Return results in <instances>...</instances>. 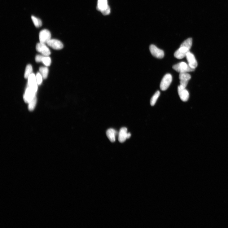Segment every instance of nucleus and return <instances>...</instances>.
Here are the masks:
<instances>
[{
  "instance_id": "nucleus-1",
  "label": "nucleus",
  "mask_w": 228,
  "mask_h": 228,
  "mask_svg": "<svg viewBox=\"0 0 228 228\" xmlns=\"http://www.w3.org/2000/svg\"><path fill=\"white\" fill-rule=\"evenodd\" d=\"M192 45V39L189 38L184 41L181 44L180 47L175 52L174 56L178 59H182L190 52Z\"/></svg>"
},
{
  "instance_id": "nucleus-2",
  "label": "nucleus",
  "mask_w": 228,
  "mask_h": 228,
  "mask_svg": "<svg viewBox=\"0 0 228 228\" xmlns=\"http://www.w3.org/2000/svg\"><path fill=\"white\" fill-rule=\"evenodd\" d=\"M97 9L100 11L104 15H109L111 9L108 5L107 0H98Z\"/></svg>"
},
{
  "instance_id": "nucleus-3",
  "label": "nucleus",
  "mask_w": 228,
  "mask_h": 228,
  "mask_svg": "<svg viewBox=\"0 0 228 228\" xmlns=\"http://www.w3.org/2000/svg\"><path fill=\"white\" fill-rule=\"evenodd\" d=\"M173 68L180 73L192 72L195 69L191 68L189 64L184 62H182L173 66Z\"/></svg>"
},
{
  "instance_id": "nucleus-4",
  "label": "nucleus",
  "mask_w": 228,
  "mask_h": 228,
  "mask_svg": "<svg viewBox=\"0 0 228 228\" xmlns=\"http://www.w3.org/2000/svg\"><path fill=\"white\" fill-rule=\"evenodd\" d=\"M37 92L36 90L28 86L24 95L23 98L24 101L26 103H29L36 96Z\"/></svg>"
},
{
  "instance_id": "nucleus-5",
  "label": "nucleus",
  "mask_w": 228,
  "mask_h": 228,
  "mask_svg": "<svg viewBox=\"0 0 228 228\" xmlns=\"http://www.w3.org/2000/svg\"><path fill=\"white\" fill-rule=\"evenodd\" d=\"M173 80L172 76L168 74L165 75L162 79L160 84V88L162 91L166 90L169 86Z\"/></svg>"
},
{
  "instance_id": "nucleus-6",
  "label": "nucleus",
  "mask_w": 228,
  "mask_h": 228,
  "mask_svg": "<svg viewBox=\"0 0 228 228\" xmlns=\"http://www.w3.org/2000/svg\"><path fill=\"white\" fill-rule=\"evenodd\" d=\"M51 34L48 30H42L39 34V39L40 42L46 44L51 39Z\"/></svg>"
},
{
  "instance_id": "nucleus-7",
  "label": "nucleus",
  "mask_w": 228,
  "mask_h": 228,
  "mask_svg": "<svg viewBox=\"0 0 228 228\" xmlns=\"http://www.w3.org/2000/svg\"><path fill=\"white\" fill-rule=\"evenodd\" d=\"M191 78V75L187 73H180L179 75L180 80V86L183 88H186Z\"/></svg>"
},
{
  "instance_id": "nucleus-8",
  "label": "nucleus",
  "mask_w": 228,
  "mask_h": 228,
  "mask_svg": "<svg viewBox=\"0 0 228 228\" xmlns=\"http://www.w3.org/2000/svg\"><path fill=\"white\" fill-rule=\"evenodd\" d=\"M150 51L151 54L155 58L161 59L164 56V51L157 47L155 46L151 45L149 47Z\"/></svg>"
},
{
  "instance_id": "nucleus-9",
  "label": "nucleus",
  "mask_w": 228,
  "mask_h": 228,
  "mask_svg": "<svg viewBox=\"0 0 228 228\" xmlns=\"http://www.w3.org/2000/svg\"><path fill=\"white\" fill-rule=\"evenodd\" d=\"M36 50L37 51L41 53L43 55L48 56L51 54L50 51L46 44L40 42L36 46Z\"/></svg>"
},
{
  "instance_id": "nucleus-10",
  "label": "nucleus",
  "mask_w": 228,
  "mask_h": 228,
  "mask_svg": "<svg viewBox=\"0 0 228 228\" xmlns=\"http://www.w3.org/2000/svg\"><path fill=\"white\" fill-rule=\"evenodd\" d=\"M47 44L53 49L56 50H61L64 47L62 43L59 40L56 39H50Z\"/></svg>"
},
{
  "instance_id": "nucleus-11",
  "label": "nucleus",
  "mask_w": 228,
  "mask_h": 228,
  "mask_svg": "<svg viewBox=\"0 0 228 228\" xmlns=\"http://www.w3.org/2000/svg\"><path fill=\"white\" fill-rule=\"evenodd\" d=\"M178 92L180 99L183 102H187L189 98V93L185 88L181 87L180 86L178 87Z\"/></svg>"
},
{
  "instance_id": "nucleus-12",
  "label": "nucleus",
  "mask_w": 228,
  "mask_h": 228,
  "mask_svg": "<svg viewBox=\"0 0 228 228\" xmlns=\"http://www.w3.org/2000/svg\"><path fill=\"white\" fill-rule=\"evenodd\" d=\"M186 57L189 66L192 68L195 69L197 66V62L194 55L190 51Z\"/></svg>"
},
{
  "instance_id": "nucleus-13",
  "label": "nucleus",
  "mask_w": 228,
  "mask_h": 228,
  "mask_svg": "<svg viewBox=\"0 0 228 228\" xmlns=\"http://www.w3.org/2000/svg\"><path fill=\"white\" fill-rule=\"evenodd\" d=\"M37 85L36 76L32 73L28 78V86L37 91Z\"/></svg>"
},
{
  "instance_id": "nucleus-14",
  "label": "nucleus",
  "mask_w": 228,
  "mask_h": 228,
  "mask_svg": "<svg viewBox=\"0 0 228 228\" xmlns=\"http://www.w3.org/2000/svg\"><path fill=\"white\" fill-rule=\"evenodd\" d=\"M127 129L125 127L121 128L118 134V140L121 142H123L127 138Z\"/></svg>"
},
{
  "instance_id": "nucleus-15",
  "label": "nucleus",
  "mask_w": 228,
  "mask_h": 228,
  "mask_svg": "<svg viewBox=\"0 0 228 228\" xmlns=\"http://www.w3.org/2000/svg\"><path fill=\"white\" fill-rule=\"evenodd\" d=\"M118 134V133L115 129L110 128L108 129L106 132L107 136L112 142H114L116 141V137Z\"/></svg>"
},
{
  "instance_id": "nucleus-16",
  "label": "nucleus",
  "mask_w": 228,
  "mask_h": 228,
  "mask_svg": "<svg viewBox=\"0 0 228 228\" xmlns=\"http://www.w3.org/2000/svg\"><path fill=\"white\" fill-rule=\"evenodd\" d=\"M39 70L43 78L46 79L49 73L48 68L46 67H41L39 68Z\"/></svg>"
},
{
  "instance_id": "nucleus-17",
  "label": "nucleus",
  "mask_w": 228,
  "mask_h": 228,
  "mask_svg": "<svg viewBox=\"0 0 228 228\" xmlns=\"http://www.w3.org/2000/svg\"><path fill=\"white\" fill-rule=\"evenodd\" d=\"M33 67L30 64L28 65L26 68L24 75V77L25 79H28V77L33 73Z\"/></svg>"
},
{
  "instance_id": "nucleus-18",
  "label": "nucleus",
  "mask_w": 228,
  "mask_h": 228,
  "mask_svg": "<svg viewBox=\"0 0 228 228\" xmlns=\"http://www.w3.org/2000/svg\"><path fill=\"white\" fill-rule=\"evenodd\" d=\"M160 95V92L158 91H157L153 95L150 101V104L151 106H153L155 104Z\"/></svg>"
},
{
  "instance_id": "nucleus-19",
  "label": "nucleus",
  "mask_w": 228,
  "mask_h": 228,
  "mask_svg": "<svg viewBox=\"0 0 228 228\" xmlns=\"http://www.w3.org/2000/svg\"><path fill=\"white\" fill-rule=\"evenodd\" d=\"M31 18L35 26L37 28L41 27L42 24L41 20L34 16H32Z\"/></svg>"
},
{
  "instance_id": "nucleus-20",
  "label": "nucleus",
  "mask_w": 228,
  "mask_h": 228,
  "mask_svg": "<svg viewBox=\"0 0 228 228\" xmlns=\"http://www.w3.org/2000/svg\"><path fill=\"white\" fill-rule=\"evenodd\" d=\"M37 102V97L35 96L32 100L29 103L28 106V108L30 111H33L34 109Z\"/></svg>"
},
{
  "instance_id": "nucleus-21",
  "label": "nucleus",
  "mask_w": 228,
  "mask_h": 228,
  "mask_svg": "<svg viewBox=\"0 0 228 228\" xmlns=\"http://www.w3.org/2000/svg\"><path fill=\"white\" fill-rule=\"evenodd\" d=\"M42 62L47 66H50L51 64V59L50 57L44 56Z\"/></svg>"
},
{
  "instance_id": "nucleus-22",
  "label": "nucleus",
  "mask_w": 228,
  "mask_h": 228,
  "mask_svg": "<svg viewBox=\"0 0 228 228\" xmlns=\"http://www.w3.org/2000/svg\"><path fill=\"white\" fill-rule=\"evenodd\" d=\"M36 80L38 85H40L42 82L43 78L40 73H37L36 76Z\"/></svg>"
},
{
  "instance_id": "nucleus-23",
  "label": "nucleus",
  "mask_w": 228,
  "mask_h": 228,
  "mask_svg": "<svg viewBox=\"0 0 228 228\" xmlns=\"http://www.w3.org/2000/svg\"><path fill=\"white\" fill-rule=\"evenodd\" d=\"M44 56L40 55H37L35 57V61L37 63L42 62L43 58Z\"/></svg>"
},
{
  "instance_id": "nucleus-24",
  "label": "nucleus",
  "mask_w": 228,
  "mask_h": 228,
  "mask_svg": "<svg viewBox=\"0 0 228 228\" xmlns=\"http://www.w3.org/2000/svg\"><path fill=\"white\" fill-rule=\"evenodd\" d=\"M131 134L130 133H128L127 135V138L128 139L130 138L131 137Z\"/></svg>"
}]
</instances>
